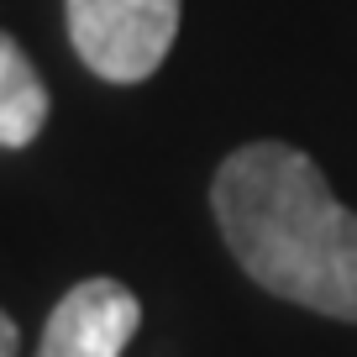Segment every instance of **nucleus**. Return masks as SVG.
<instances>
[{"label": "nucleus", "mask_w": 357, "mask_h": 357, "mask_svg": "<svg viewBox=\"0 0 357 357\" xmlns=\"http://www.w3.org/2000/svg\"><path fill=\"white\" fill-rule=\"evenodd\" d=\"M16 347H22V331H16L11 315L0 310V357H16Z\"/></svg>", "instance_id": "obj_5"}, {"label": "nucleus", "mask_w": 357, "mask_h": 357, "mask_svg": "<svg viewBox=\"0 0 357 357\" xmlns=\"http://www.w3.org/2000/svg\"><path fill=\"white\" fill-rule=\"evenodd\" d=\"M47 126V84L11 32H0V147H26Z\"/></svg>", "instance_id": "obj_4"}, {"label": "nucleus", "mask_w": 357, "mask_h": 357, "mask_svg": "<svg viewBox=\"0 0 357 357\" xmlns=\"http://www.w3.org/2000/svg\"><path fill=\"white\" fill-rule=\"evenodd\" d=\"M68 43L105 84H142L178 37V0H63Z\"/></svg>", "instance_id": "obj_2"}, {"label": "nucleus", "mask_w": 357, "mask_h": 357, "mask_svg": "<svg viewBox=\"0 0 357 357\" xmlns=\"http://www.w3.org/2000/svg\"><path fill=\"white\" fill-rule=\"evenodd\" d=\"M211 211L257 289L357 321V215L289 142H247L215 168Z\"/></svg>", "instance_id": "obj_1"}, {"label": "nucleus", "mask_w": 357, "mask_h": 357, "mask_svg": "<svg viewBox=\"0 0 357 357\" xmlns=\"http://www.w3.org/2000/svg\"><path fill=\"white\" fill-rule=\"evenodd\" d=\"M142 326V300L121 279H84L53 305L37 357H121Z\"/></svg>", "instance_id": "obj_3"}]
</instances>
